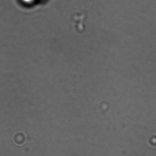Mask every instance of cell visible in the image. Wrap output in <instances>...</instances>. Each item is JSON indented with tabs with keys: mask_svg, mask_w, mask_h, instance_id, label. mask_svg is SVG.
Masks as SVG:
<instances>
[{
	"mask_svg": "<svg viewBox=\"0 0 156 156\" xmlns=\"http://www.w3.org/2000/svg\"><path fill=\"white\" fill-rule=\"evenodd\" d=\"M24 3L27 5H31L34 3L36 0H22Z\"/></svg>",
	"mask_w": 156,
	"mask_h": 156,
	"instance_id": "obj_1",
	"label": "cell"
},
{
	"mask_svg": "<svg viewBox=\"0 0 156 156\" xmlns=\"http://www.w3.org/2000/svg\"><path fill=\"white\" fill-rule=\"evenodd\" d=\"M36 1H37V0H36Z\"/></svg>",
	"mask_w": 156,
	"mask_h": 156,
	"instance_id": "obj_2",
	"label": "cell"
}]
</instances>
